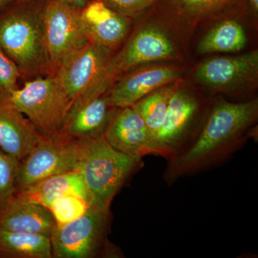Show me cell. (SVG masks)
<instances>
[{
  "instance_id": "obj_12",
  "label": "cell",
  "mask_w": 258,
  "mask_h": 258,
  "mask_svg": "<svg viewBox=\"0 0 258 258\" xmlns=\"http://www.w3.org/2000/svg\"><path fill=\"white\" fill-rule=\"evenodd\" d=\"M152 64L140 66L117 80L106 91L109 104L114 108L132 106L154 90L181 77L180 68Z\"/></svg>"
},
{
  "instance_id": "obj_10",
  "label": "cell",
  "mask_w": 258,
  "mask_h": 258,
  "mask_svg": "<svg viewBox=\"0 0 258 258\" xmlns=\"http://www.w3.org/2000/svg\"><path fill=\"white\" fill-rule=\"evenodd\" d=\"M202 86L215 92L234 94L255 86L258 79V51L205 61L195 72Z\"/></svg>"
},
{
  "instance_id": "obj_13",
  "label": "cell",
  "mask_w": 258,
  "mask_h": 258,
  "mask_svg": "<svg viewBox=\"0 0 258 258\" xmlns=\"http://www.w3.org/2000/svg\"><path fill=\"white\" fill-rule=\"evenodd\" d=\"M113 110L106 92L89 90L74 100L60 132L76 140L98 138L103 136Z\"/></svg>"
},
{
  "instance_id": "obj_21",
  "label": "cell",
  "mask_w": 258,
  "mask_h": 258,
  "mask_svg": "<svg viewBox=\"0 0 258 258\" xmlns=\"http://www.w3.org/2000/svg\"><path fill=\"white\" fill-rule=\"evenodd\" d=\"M176 86L174 83L157 88L132 106L147 125L150 134L151 144L162 125Z\"/></svg>"
},
{
  "instance_id": "obj_3",
  "label": "cell",
  "mask_w": 258,
  "mask_h": 258,
  "mask_svg": "<svg viewBox=\"0 0 258 258\" xmlns=\"http://www.w3.org/2000/svg\"><path fill=\"white\" fill-rule=\"evenodd\" d=\"M142 158L115 150L103 136L83 140L77 171L82 176L93 206L110 208L115 195L142 167Z\"/></svg>"
},
{
  "instance_id": "obj_15",
  "label": "cell",
  "mask_w": 258,
  "mask_h": 258,
  "mask_svg": "<svg viewBox=\"0 0 258 258\" xmlns=\"http://www.w3.org/2000/svg\"><path fill=\"white\" fill-rule=\"evenodd\" d=\"M103 137L113 149L123 154L142 157L150 154V134L132 106L114 108Z\"/></svg>"
},
{
  "instance_id": "obj_28",
  "label": "cell",
  "mask_w": 258,
  "mask_h": 258,
  "mask_svg": "<svg viewBox=\"0 0 258 258\" xmlns=\"http://www.w3.org/2000/svg\"><path fill=\"white\" fill-rule=\"evenodd\" d=\"M248 5L249 11L254 15H257L258 13V0H246Z\"/></svg>"
},
{
  "instance_id": "obj_6",
  "label": "cell",
  "mask_w": 258,
  "mask_h": 258,
  "mask_svg": "<svg viewBox=\"0 0 258 258\" xmlns=\"http://www.w3.org/2000/svg\"><path fill=\"white\" fill-rule=\"evenodd\" d=\"M211 105L206 108L203 98L176 84L162 125L151 144L150 154L167 160L184 151L198 135Z\"/></svg>"
},
{
  "instance_id": "obj_24",
  "label": "cell",
  "mask_w": 258,
  "mask_h": 258,
  "mask_svg": "<svg viewBox=\"0 0 258 258\" xmlns=\"http://www.w3.org/2000/svg\"><path fill=\"white\" fill-rule=\"evenodd\" d=\"M237 0H176L185 15L196 18L220 13Z\"/></svg>"
},
{
  "instance_id": "obj_29",
  "label": "cell",
  "mask_w": 258,
  "mask_h": 258,
  "mask_svg": "<svg viewBox=\"0 0 258 258\" xmlns=\"http://www.w3.org/2000/svg\"><path fill=\"white\" fill-rule=\"evenodd\" d=\"M17 0H0V10L8 8L9 5L14 3Z\"/></svg>"
},
{
  "instance_id": "obj_18",
  "label": "cell",
  "mask_w": 258,
  "mask_h": 258,
  "mask_svg": "<svg viewBox=\"0 0 258 258\" xmlns=\"http://www.w3.org/2000/svg\"><path fill=\"white\" fill-rule=\"evenodd\" d=\"M72 193L81 195L91 203L82 176L78 171L56 174L42 179L28 188L18 191L15 198L39 204L50 210L59 198Z\"/></svg>"
},
{
  "instance_id": "obj_4",
  "label": "cell",
  "mask_w": 258,
  "mask_h": 258,
  "mask_svg": "<svg viewBox=\"0 0 258 258\" xmlns=\"http://www.w3.org/2000/svg\"><path fill=\"white\" fill-rule=\"evenodd\" d=\"M7 96L42 137L60 133L74 103L55 75L25 81Z\"/></svg>"
},
{
  "instance_id": "obj_23",
  "label": "cell",
  "mask_w": 258,
  "mask_h": 258,
  "mask_svg": "<svg viewBox=\"0 0 258 258\" xmlns=\"http://www.w3.org/2000/svg\"><path fill=\"white\" fill-rule=\"evenodd\" d=\"M90 200L76 194H68L59 198L50 208L57 226H62L82 216L90 207Z\"/></svg>"
},
{
  "instance_id": "obj_16",
  "label": "cell",
  "mask_w": 258,
  "mask_h": 258,
  "mask_svg": "<svg viewBox=\"0 0 258 258\" xmlns=\"http://www.w3.org/2000/svg\"><path fill=\"white\" fill-rule=\"evenodd\" d=\"M42 137L8 96L0 94V149L20 162Z\"/></svg>"
},
{
  "instance_id": "obj_5",
  "label": "cell",
  "mask_w": 258,
  "mask_h": 258,
  "mask_svg": "<svg viewBox=\"0 0 258 258\" xmlns=\"http://www.w3.org/2000/svg\"><path fill=\"white\" fill-rule=\"evenodd\" d=\"M172 39L164 29L147 24L128 36L111 56L92 89L105 93L112 85L133 70L160 61L174 60L178 55Z\"/></svg>"
},
{
  "instance_id": "obj_2",
  "label": "cell",
  "mask_w": 258,
  "mask_h": 258,
  "mask_svg": "<svg viewBox=\"0 0 258 258\" xmlns=\"http://www.w3.org/2000/svg\"><path fill=\"white\" fill-rule=\"evenodd\" d=\"M48 0H17L0 17V45L25 81L52 75L45 37Z\"/></svg>"
},
{
  "instance_id": "obj_8",
  "label": "cell",
  "mask_w": 258,
  "mask_h": 258,
  "mask_svg": "<svg viewBox=\"0 0 258 258\" xmlns=\"http://www.w3.org/2000/svg\"><path fill=\"white\" fill-rule=\"evenodd\" d=\"M83 141L60 133L42 137L40 142L19 164L17 192L49 176L77 171Z\"/></svg>"
},
{
  "instance_id": "obj_7",
  "label": "cell",
  "mask_w": 258,
  "mask_h": 258,
  "mask_svg": "<svg viewBox=\"0 0 258 258\" xmlns=\"http://www.w3.org/2000/svg\"><path fill=\"white\" fill-rule=\"evenodd\" d=\"M110 208L91 206L66 225L57 226L51 236L52 257L91 258L118 255L107 240Z\"/></svg>"
},
{
  "instance_id": "obj_11",
  "label": "cell",
  "mask_w": 258,
  "mask_h": 258,
  "mask_svg": "<svg viewBox=\"0 0 258 258\" xmlns=\"http://www.w3.org/2000/svg\"><path fill=\"white\" fill-rule=\"evenodd\" d=\"M113 53L89 42L66 57L54 75L74 101L96 84Z\"/></svg>"
},
{
  "instance_id": "obj_22",
  "label": "cell",
  "mask_w": 258,
  "mask_h": 258,
  "mask_svg": "<svg viewBox=\"0 0 258 258\" xmlns=\"http://www.w3.org/2000/svg\"><path fill=\"white\" fill-rule=\"evenodd\" d=\"M20 162L0 149V215L14 200Z\"/></svg>"
},
{
  "instance_id": "obj_14",
  "label": "cell",
  "mask_w": 258,
  "mask_h": 258,
  "mask_svg": "<svg viewBox=\"0 0 258 258\" xmlns=\"http://www.w3.org/2000/svg\"><path fill=\"white\" fill-rule=\"evenodd\" d=\"M81 20L89 41L113 52L128 38L134 21L99 0H88L81 10Z\"/></svg>"
},
{
  "instance_id": "obj_25",
  "label": "cell",
  "mask_w": 258,
  "mask_h": 258,
  "mask_svg": "<svg viewBox=\"0 0 258 258\" xmlns=\"http://www.w3.org/2000/svg\"><path fill=\"white\" fill-rule=\"evenodd\" d=\"M20 78L21 75L18 66L0 45V94L8 96L18 88V81Z\"/></svg>"
},
{
  "instance_id": "obj_9",
  "label": "cell",
  "mask_w": 258,
  "mask_h": 258,
  "mask_svg": "<svg viewBox=\"0 0 258 258\" xmlns=\"http://www.w3.org/2000/svg\"><path fill=\"white\" fill-rule=\"evenodd\" d=\"M81 10L60 0L47 1L44 22L52 75L66 57L90 42Z\"/></svg>"
},
{
  "instance_id": "obj_26",
  "label": "cell",
  "mask_w": 258,
  "mask_h": 258,
  "mask_svg": "<svg viewBox=\"0 0 258 258\" xmlns=\"http://www.w3.org/2000/svg\"><path fill=\"white\" fill-rule=\"evenodd\" d=\"M107 7L127 18L136 20L147 13L157 0H99Z\"/></svg>"
},
{
  "instance_id": "obj_20",
  "label": "cell",
  "mask_w": 258,
  "mask_h": 258,
  "mask_svg": "<svg viewBox=\"0 0 258 258\" xmlns=\"http://www.w3.org/2000/svg\"><path fill=\"white\" fill-rule=\"evenodd\" d=\"M0 253L18 258H52L50 237L0 230Z\"/></svg>"
},
{
  "instance_id": "obj_1",
  "label": "cell",
  "mask_w": 258,
  "mask_h": 258,
  "mask_svg": "<svg viewBox=\"0 0 258 258\" xmlns=\"http://www.w3.org/2000/svg\"><path fill=\"white\" fill-rule=\"evenodd\" d=\"M257 99L232 103L212 102L203 126L193 142L177 155L167 159L163 174L170 186L184 176L194 175L225 162L255 137Z\"/></svg>"
},
{
  "instance_id": "obj_19",
  "label": "cell",
  "mask_w": 258,
  "mask_h": 258,
  "mask_svg": "<svg viewBox=\"0 0 258 258\" xmlns=\"http://www.w3.org/2000/svg\"><path fill=\"white\" fill-rule=\"evenodd\" d=\"M247 36L242 25L235 20H225L211 29L198 45L202 55L213 52H235L243 50Z\"/></svg>"
},
{
  "instance_id": "obj_17",
  "label": "cell",
  "mask_w": 258,
  "mask_h": 258,
  "mask_svg": "<svg viewBox=\"0 0 258 258\" xmlns=\"http://www.w3.org/2000/svg\"><path fill=\"white\" fill-rule=\"evenodd\" d=\"M57 227L50 209L14 198L0 215V230L51 237Z\"/></svg>"
},
{
  "instance_id": "obj_27",
  "label": "cell",
  "mask_w": 258,
  "mask_h": 258,
  "mask_svg": "<svg viewBox=\"0 0 258 258\" xmlns=\"http://www.w3.org/2000/svg\"><path fill=\"white\" fill-rule=\"evenodd\" d=\"M60 1L64 2V3H67L71 6H74L75 8L83 9L87 4L88 0H60Z\"/></svg>"
}]
</instances>
